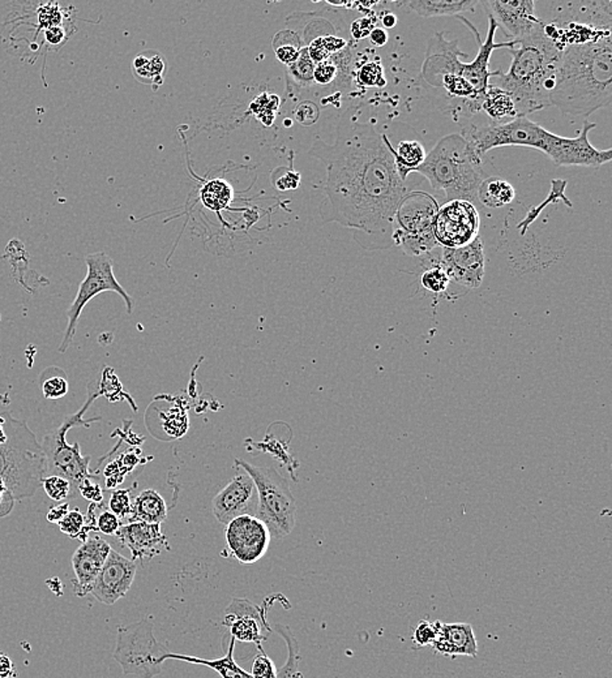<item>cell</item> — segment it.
<instances>
[{
  "label": "cell",
  "mask_w": 612,
  "mask_h": 678,
  "mask_svg": "<svg viewBox=\"0 0 612 678\" xmlns=\"http://www.w3.org/2000/svg\"><path fill=\"white\" fill-rule=\"evenodd\" d=\"M390 146L386 135L370 121H357L350 109L340 121L336 141L329 145L318 137L309 152L326 166L321 218L353 230L365 251L392 247L396 210L410 192Z\"/></svg>",
  "instance_id": "cell-1"
},
{
  "label": "cell",
  "mask_w": 612,
  "mask_h": 678,
  "mask_svg": "<svg viewBox=\"0 0 612 678\" xmlns=\"http://www.w3.org/2000/svg\"><path fill=\"white\" fill-rule=\"evenodd\" d=\"M595 123H584L580 135L563 137L548 132L528 116H519L504 123L470 124L462 129V137L478 159L501 146H526L547 154L558 166H598L610 163L612 151H598L590 144L589 134Z\"/></svg>",
  "instance_id": "cell-2"
},
{
  "label": "cell",
  "mask_w": 612,
  "mask_h": 678,
  "mask_svg": "<svg viewBox=\"0 0 612 678\" xmlns=\"http://www.w3.org/2000/svg\"><path fill=\"white\" fill-rule=\"evenodd\" d=\"M612 102L611 35L561 51L550 106L564 115L589 116Z\"/></svg>",
  "instance_id": "cell-3"
},
{
  "label": "cell",
  "mask_w": 612,
  "mask_h": 678,
  "mask_svg": "<svg viewBox=\"0 0 612 678\" xmlns=\"http://www.w3.org/2000/svg\"><path fill=\"white\" fill-rule=\"evenodd\" d=\"M561 50L545 32L544 20L528 37L516 41L511 49L512 63L506 74H499L497 84L514 99L517 118L550 107L553 74Z\"/></svg>",
  "instance_id": "cell-4"
},
{
  "label": "cell",
  "mask_w": 612,
  "mask_h": 678,
  "mask_svg": "<svg viewBox=\"0 0 612 678\" xmlns=\"http://www.w3.org/2000/svg\"><path fill=\"white\" fill-rule=\"evenodd\" d=\"M414 173L425 176L434 190L443 191L448 201L478 203L479 185L484 181L482 160L461 135H448L439 140Z\"/></svg>",
  "instance_id": "cell-5"
},
{
  "label": "cell",
  "mask_w": 612,
  "mask_h": 678,
  "mask_svg": "<svg viewBox=\"0 0 612 678\" xmlns=\"http://www.w3.org/2000/svg\"><path fill=\"white\" fill-rule=\"evenodd\" d=\"M2 415L7 439L0 445V479L16 501H23L43 486L46 456L25 420L16 419L10 412Z\"/></svg>",
  "instance_id": "cell-6"
},
{
  "label": "cell",
  "mask_w": 612,
  "mask_h": 678,
  "mask_svg": "<svg viewBox=\"0 0 612 678\" xmlns=\"http://www.w3.org/2000/svg\"><path fill=\"white\" fill-rule=\"evenodd\" d=\"M98 390H91L90 387V395H88L84 406L75 414L66 417L57 430L49 432L43 437V444H41L46 456L47 475H58L67 479L76 494H79V486L82 481L87 480V479H96V475L90 472V456H82L79 442L69 445L67 433L71 428L79 427V425L88 428L93 423L101 420V417H91V419H85L84 417L85 412L88 411L91 403L98 398Z\"/></svg>",
  "instance_id": "cell-7"
},
{
  "label": "cell",
  "mask_w": 612,
  "mask_h": 678,
  "mask_svg": "<svg viewBox=\"0 0 612 678\" xmlns=\"http://www.w3.org/2000/svg\"><path fill=\"white\" fill-rule=\"evenodd\" d=\"M235 466L245 470L256 487V517L267 525L274 539L290 535L295 527L296 503L289 483L279 471L268 466H254L235 459Z\"/></svg>",
  "instance_id": "cell-8"
},
{
  "label": "cell",
  "mask_w": 612,
  "mask_h": 678,
  "mask_svg": "<svg viewBox=\"0 0 612 678\" xmlns=\"http://www.w3.org/2000/svg\"><path fill=\"white\" fill-rule=\"evenodd\" d=\"M439 205L425 192H409L395 215L393 245L412 257L431 253L439 247L434 235V221Z\"/></svg>",
  "instance_id": "cell-9"
},
{
  "label": "cell",
  "mask_w": 612,
  "mask_h": 678,
  "mask_svg": "<svg viewBox=\"0 0 612 678\" xmlns=\"http://www.w3.org/2000/svg\"><path fill=\"white\" fill-rule=\"evenodd\" d=\"M168 654L169 650L154 636L153 624L148 619L118 627L114 659L124 674L159 676Z\"/></svg>",
  "instance_id": "cell-10"
},
{
  "label": "cell",
  "mask_w": 612,
  "mask_h": 678,
  "mask_svg": "<svg viewBox=\"0 0 612 678\" xmlns=\"http://www.w3.org/2000/svg\"><path fill=\"white\" fill-rule=\"evenodd\" d=\"M85 264L88 268L87 276L80 284L76 298L68 308L67 328H66L62 343L58 348V351L62 354L66 353L74 342L82 309L94 296L102 294V292H115V294L121 295L126 303L127 314L132 315L134 312V298L124 290V287L119 284L118 279L114 276V261L106 252H94V253L88 254L85 257Z\"/></svg>",
  "instance_id": "cell-11"
},
{
  "label": "cell",
  "mask_w": 612,
  "mask_h": 678,
  "mask_svg": "<svg viewBox=\"0 0 612 678\" xmlns=\"http://www.w3.org/2000/svg\"><path fill=\"white\" fill-rule=\"evenodd\" d=\"M465 52L459 49V41H447L443 33H436L428 45V54L422 66V77L428 84L443 88L451 97H459L469 101L470 112H481V104L475 91L465 80L459 77L461 65L459 57Z\"/></svg>",
  "instance_id": "cell-12"
},
{
  "label": "cell",
  "mask_w": 612,
  "mask_h": 678,
  "mask_svg": "<svg viewBox=\"0 0 612 678\" xmlns=\"http://www.w3.org/2000/svg\"><path fill=\"white\" fill-rule=\"evenodd\" d=\"M479 214L475 204L465 200L448 201L437 210L434 235L443 248L469 245L478 237Z\"/></svg>",
  "instance_id": "cell-13"
},
{
  "label": "cell",
  "mask_w": 612,
  "mask_h": 678,
  "mask_svg": "<svg viewBox=\"0 0 612 678\" xmlns=\"http://www.w3.org/2000/svg\"><path fill=\"white\" fill-rule=\"evenodd\" d=\"M225 538L232 557L243 565H252L262 560L272 541L267 525L250 514L227 523Z\"/></svg>",
  "instance_id": "cell-14"
},
{
  "label": "cell",
  "mask_w": 612,
  "mask_h": 678,
  "mask_svg": "<svg viewBox=\"0 0 612 678\" xmlns=\"http://www.w3.org/2000/svg\"><path fill=\"white\" fill-rule=\"evenodd\" d=\"M257 492L251 476L235 466V475L225 488L221 489L212 501V511L221 525H227L237 517H256Z\"/></svg>",
  "instance_id": "cell-15"
},
{
  "label": "cell",
  "mask_w": 612,
  "mask_h": 678,
  "mask_svg": "<svg viewBox=\"0 0 612 678\" xmlns=\"http://www.w3.org/2000/svg\"><path fill=\"white\" fill-rule=\"evenodd\" d=\"M440 267L448 274L451 282L472 290L481 287L486 273V259L481 237H476L473 242L462 247L443 248Z\"/></svg>",
  "instance_id": "cell-16"
},
{
  "label": "cell",
  "mask_w": 612,
  "mask_h": 678,
  "mask_svg": "<svg viewBox=\"0 0 612 678\" xmlns=\"http://www.w3.org/2000/svg\"><path fill=\"white\" fill-rule=\"evenodd\" d=\"M487 16H491L498 27L503 30L512 41H520L530 35L541 25V19L536 13V2L533 0H484L479 2Z\"/></svg>",
  "instance_id": "cell-17"
},
{
  "label": "cell",
  "mask_w": 612,
  "mask_h": 678,
  "mask_svg": "<svg viewBox=\"0 0 612 678\" xmlns=\"http://www.w3.org/2000/svg\"><path fill=\"white\" fill-rule=\"evenodd\" d=\"M137 561L129 560L112 549L101 573L97 577L90 595L105 605L115 604L129 594L137 577Z\"/></svg>",
  "instance_id": "cell-18"
},
{
  "label": "cell",
  "mask_w": 612,
  "mask_h": 678,
  "mask_svg": "<svg viewBox=\"0 0 612 678\" xmlns=\"http://www.w3.org/2000/svg\"><path fill=\"white\" fill-rule=\"evenodd\" d=\"M112 549L109 542L94 535L82 542L75 550L72 556V569L75 573L74 594L76 596L84 597L90 594L91 588Z\"/></svg>",
  "instance_id": "cell-19"
},
{
  "label": "cell",
  "mask_w": 612,
  "mask_h": 678,
  "mask_svg": "<svg viewBox=\"0 0 612 678\" xmlns=\"http://www.w3.org/2000/svg\"><path fill=\"white\" fill-rule=\"evenodd\" d=\"M489 18V32H487L486 41L479 43L478 54L472 63H461L459 69V76L467 82L475 91L476 99L482 105L484 94L489 88L490 77L499 76L500 72L490 71V59L492 52L498 49H514L516 46V41L509 43H495V33L498 32V25L491 16Z\"/></svg>",
  "instance_id": "cell-20"
},
{
  "label": "cell",
  "mask_w": 612,
  "mask_h": 678,
  "mask_svg": "<svg viewBox=\"0 0 612 678\" xmlns=\"http://www.w3.org/2000/svg\"><path fill=\"white\" fill-rule=\"evenodd\" d=\"M224 625L229 627L235 641L255 643L263 650L264 629L270 630L262 610L246 599H232L225 611Z\"/></svg>",
  "instance_id": "cell-21"
},
{
  "label": "cell",
  "mask_w": 612,
  "mask_h": 678,
  "mask_svg": "<svg viewBox=\"0 0 612 678\" xmlns=\"http://www.w3.org/2000/svg\"><path fill=\"white\" fill-rule=\"evenodd\" d=\"M116 538L132 553V560L156 557L163 550H170L168 538L162 534L161 525L145 522L123 523L116 533Z\"/></svg>",
  "instance_id": "cell-22"
},
{
  "label": "cell",
  "mask_w": 612,
  "mask_h": 678,
  "mask_svg": "<svg viewBox=\"0 0 612 678\" xmlns=\"http://www.w3.org/2000/svg\"><path fill=\"white\" fill-rule=\"evenodd\" d=\"M432 649L439 654L457 658V656L478 655V642L472 625L465 622L454 624H440L436 639L431 644Z\"/></svg>",
  "instance_id": "cell-23"
},
{
  "label": "cell",
  "mask_w": 612,
  "mask_h": 678,
  "mask_svg": "<svg viewBox=\"0 0 612 678\" xmlns=\"http://www.w3.org/2000/svg\"><path fill=\"white\" fill-rule=\"evenodd\" d=\"M166 518H168V505H166L165 498L154 489H145L135 498L129 523L145 522L161 525Z\"/></svg>",
  "instance_id": "cell-24"
},
{
  "label": "cell",
  "mask_w": 612,
  "mask_h": 678,
  "mask_svg": "<svg viewBox=\"0 0 612 678\" xmlns=\"http://www.w3.org/2000/svg\"><path fill=\"white\" fill-rule=\"evenodd\" d=\"M404 4L420 18H442V16H459V13L473 11L479 2L475 0H412Z\"/></svg>",
  "instance_id": "cell-25"
},
{
  "label": "cell",
  "mask_w": 612,
  "mask_h": 678,
  "mask_svg": "<svg viewBox=\"0 0 612 678\" xmlns=\"http://www.w3.org/2000/svg\"><path fill=\"white\" fill-rule=\"evenodd\" d=\"M476 196H478V203L482 207L500 209V207L514 203L516 191L511 183L492 176V178H484V181L479 185L478 195Z\"/></svg>",
  "instance_id": "cell-26"
},
{
  "label": "cell",
  "mask_w": 612,
  "mask_h": 678,
  "mask_svg": "<svg viewBox=\"0 0 612 678\" xmlns=\"http://www.w3.org/2000/svg\"><path fill=\"white\" fill-rule=\"evenodd\" d=\"M234 647L235 639L231 636V642H230L229 650H227L226 655L224 656V658L217 659V660H205V659L173 654V652H169V654L166 655V660L176 659V660L187 661V663L198 664V666L203 664V666L215 669V671L218 672L223 678H252L250 674H247L245 669L240 668V666L235 663Z\"/></svg>",
  "instance_id": "cell-27"
},
{
  "label": "cell",
  "mask_w": 612,
  "mask_h": 678,
  "mask_svg": "<svg viewBox=\"0 0 612 678\" xmlns=\"http://www.w3.org/2000/svg\"><path fill=\"white\" fill-rule=\"evenodd\" d=\"M393 160H395L396 168L398 175L404 182L408 179L410 174L414 173L423 162H425L426 151L425 146L418 141H401L397 149L390 146Z\"/></svg>",
  "instance_id": "cell-28"
},
{
  "label": "cell",
  "mask_w": 612,
  "mask_h": 678,
  "mask_svg": "<svg viewBox=\"0 0 612 678\" xmlns=\"http://www.w3.org/2000/svg\"><path fill=\"white\" fill-rule=\"evenodd\" d=\"M315 63L310 58L307 46L301 50L298 59L287 67V93L294 97L303 90H310L315 87L314 71Z\"/></svg>",
  "instance_id": "cell-29"
},
{
  "label": "cell",
  "mask_w": 612,
  "mask_h": 678,
  "mask_svg": "<svg viewBox=\"0 0 612 678\" xmlns=\"http://www.w3.org/2000/svg\"><path fill=\"white\" fill-rule=\"evenodd\" d=\"M481 110L491 118L492 123H504L506 119L517 118L514 99L497 85H489L487 88Z\"/></svg>",
  "instance_id": "cell-30"
},
{
  "label": "cell",
  "mask_w": 612,
  "mask_h": 678,
  "mask_svg": "<svg viewBox=\"0 0 612 678\" xmlns=\"http://www.w3.org/2000/svg\"><path fill=\"white\" fill-rule=\"evenodd\" d=\"M303 47V41L299 37L298 33L293 32V30H281L273 38V49L277 59L287 67L298 59Z\"/></svg>",
  "instance_id": "cell-31"
},
{
  "label": "cell",
  "mask_w": 612,
  "mask_h": 678,
  "mask_svg": "<svg viewBox=\"0 0 612 678\" xmlns=\"http://www.w3.org/2000/svg\"><path fill=\"white\" fill-rule=\"evenodd\" d=\"M135 76L140 82H153V84L162 85V74L163 69H165V60L162 59L161 55L156 54L153 57L149 58L148 55L140 54L135 58L134 65Z\"/></svg>",
  "instance_id": "cell-32"
},
{
  "label": "cell",
  "mask_w": 612,
  "mask_h": 678,
  "mask_svg": "<svg viewBox=\"0 0 612 678\" xmlns=\"http://www.w3.org/2000/svg\"><path fill=\"white\" fill-rule=\"evenodd\" d=\"M349 43L350 41H346L345 38H341L336 35H320L307 45V51H309L312 62L318 65V63L329 59L332 55L345 49Z\"/></svg>",
  "instance_id": "cell-33"
},
{
  "label": "cell",
  "mask_w": 612,
  "mask_h": 678,
  "mask_svg": "<svg viewBox=\"0 0 612 678\" xmlns=\"http://www.w3.org/2000/svg\"><path fill=\"white\" fill-rule=\"evenodd\" d=\"M451 279L445 270L440 267V256L435 260V262H430L428 267L423 270L422 276H420V284L423 289L432 292V294H443L447 292L448 286H450Z\"/></svg>",
  "instance_id": "cell-34"
},
{
  "label": "cell",
  "mask_w": 612,
  "mask_h": 678,
  "mask_svg": "<svg viewBox=\"0 0 612 678\" xmlns=\"http://www.w3.org/2000/svg\"><path fill=\"white\" fill-rule=\"evenodd\" d=\"M354 84L363 88H383L386 87L387 80L384 77V68L379 60L365 62L354 71Z\"/></svg>",
  "instance_id": "cell-35"
},
{
  "label": "cell",
  "mask_w": 612,
  "mask_h": 678,
  "mask_svg": "<svg viewBox=\"0 0 612 678\" xmlns=\"http://www.w3.org/2000/svg\"><path fill=\"white\" fill-rule=\"evenodd\" d=\"M60 531L65 535L69 536L72 539H80V541L85 542L90 536V528L87 526V519H85L84 514L79 510V509H72L68 511L67 516L65 517L59 523Z\"/></svg>",
  "instance_id": "cell-36"
},
{
  "label": "cell",
  "mask_w": 612,
  "mask_h": 678,
  "mask_svg": "<svg viewBox=\"0 0 612 678\" xmlns=\"http://www.w3.org/2000/svg\"><path fill=\"white\" fill-rule=\"evenodd\" d=\"M41 487H43L47 496L55 503H65V501L76 497L77 495L72 488V484L62 476L47 475L43 478Z\"/></svg>",
  "instance_id": "cell-37"
},
{
  "label": "cell",
  "mask_w": 612,
  "mask_h": 678,
  "mask_svg": "<svg viewBox=\"0 0 612 678\" xmlns=\"http://www.w3.org/2000/svg\"><path fill=\"white\" fill-rule=\"evenodd\" d=\"M567 182L564 181H553V191H551V195L548 196L547 200L545 201L544 204L541 205V207H534L533 210H530V212L528 213V215H526L525 221H523L522 223H520L519 229L522 230V234H525L526 229H528L529 225H531V223L536 221V218L538 217L539 213L544 210V207L545 205L556 203V201L563 200L564 203L568 205V207H572V204L569 203V201L567 200L566 196H564V188H566Z\"/></svg>",
  "instance_id": "cell-38"
},
{
  "label": "cell",
  "mask_w": 612,
  "mask_h": 678,
  "mask_svg": "<svg viewBox=\"0 0 612 678\" xmlns=\"http://www.w3.org/2000/svg\"><path fill=\"white\" fill-rule=\"evenodd\" d=\"M131 491L129 489H115L113 491L109 501V510L115 514L119 519L129 522L132 514Z\"/></svg>",
  "instance_id": "cell-39"
},
{
  "label": "cell",
  "mask_w": 612,
  "mask_h": 678,
  "mask_svg": "<svg viewBox=\"0 0 612 678\" xmlns=\"http://www.w3.org/2000/svg\"><path fill=\"white\" fill-rule=\"evenodd\" d=\"M43 397L46 400H59L65 397L68 393V381L63 372H58V375L43 376V384H41Z\"/></svg>",
  "instance_id": "cell-40"
},
{
  "label": "cell",
  "mask_w": 612,
  "mask_h": 678,
  "mask_svg": "<svg viewBox=\"0 0 612 678\" xmlns=\"http://www.w3.org/2000/svg\"><path fill=\"white\" fill-rule=\"evenodd\" d=\"M440 624H442V621H439V620H436L435 622L423 620L415 627L414 634H412V642L418 647L431 646L435 639H436Z\"/></svg>",
  "instance_id": "cell-41"
},
{
  "label": "cell",
  "mask_w": 612,
  "mask_h": 678,
  "mask_svg": "<svg viewBox=\"0 0 612 678\" xmlns=\"http://www.w3.org/2000/svg\"><path fill=\"white\" fill-rule=\"evenodd\" d=\"M250 674L252 678H277L276 666L272 659L265 654L264 650H259L255 656Z\"/></svg>",
  "instance_id": "cell-42"
},
{
  "label": "cell",
  "mask_w": 612,
  "mask_h": 678,
  "mask_svg": "<svg viewBox=\"0 0 612 678\" xmlns=\"http://www.w3.org/2000/svg\"><path fill=\"white\" fill-rule=\"evenodd\" d=\"M376 20L378 19L373 15V12H371L367 16H363V18L353 21L350 27V35L354 43H358V41L370 37L371 32L375 29V25L378 23Z\"/></svg>",
  "instance_id": "cell-43"
},
{
  "label": "cell",
  "mask_w": 612,
  "mask_h": 678,
  "mask_svg": "<svg viewBox=\"0 0 612 678\" xmlns=\"http://www.w3.org/2000/svg\"><path fill=\"white\" fill-rule=\"evenodd\" d=\"M122 525H123L122 520L109 509H105L98 514V517H96V530L104 535L115 536Z\"/></svg>",
  "instance_id": "cell-44"
},
{
  "label": "cell",
  "mask_w": 612,
  "mask_h": 678,
  "mask_svg": "<svg viewBox=\"0 0 612 678\" xmlns=\"http://www.w3.org/2000/svg\"><path fill=\"white\" fill-rule=\"evenodd\" d=\"M320 118V109L315 102L304 101L295 110V119L302 126H312Z\"/></svg>",
  "instance_id": "cell-45"
},
{
  "label": "cell",
  "mask_w": 612,
  "mask_h": 678,
  "mask_svg": "<svg viewBox=\"0 0 612 678\" xmlns=\"http://www.w3.org/2000/svg\"><path fill=\"white\" fill-rule=\"evenodd\" d=\"M93 480L94 479H87V480L82 481L79 486V494L82 495L85 500L90 501L91 503L102 505V501H104V492H102L101 487Z\"/></svg>",
  "instance_id": "cell-46"
},
{
  "label": "cell",
  "mask_w": 612,
  "mask_h": 678,
  "mask_svg": "<svg viewBox=\"0 0 612 678\" xmlns=\"http://www.w3.org/2000/svg\"><path fill=\"white\" fill-rule=\"evenodd\" d=\"M15 503V497L12 496L4 481L0 479V518H4L12 513Z\"/></svg>",
  "instance_id": "cell-47"
},
{
  "label": "cell",
  "mask_w": 612,
  "mask_h": 678,
  "mask_svg": "<svg viewBox=\"0 0 612 678\" xmlns=\"http://www.w3.org/2000/svg\"><path fill=\"white\" fill-rule=\"evenodd\" d=\"M49 8H41V12L38 13V20L43 23L46 29L52 27H59L60 21H62V15H60L59 10L55 8L52 10V5H47Z\"/></svg>",
  "instance_id": "cell-48"
},
{
  "label": "cell",
  "mask_w": 612,
  "mask_h": 678,
  "mask_svg": "<svg viewBox=\"0 0 612 678\" xmlns=\"http://www.w3.org/2000/svg\"><path fill=\"white\" fill-rule=\"evenodd\" d=\"M69 510H71V509H69L68 501H65V503H58V505L50 508L49 513H47V520H49L50 523H57L58 525L60 520L67 516Z\"/></svg>",
  "instance_id": "cell-49"
},
{
  "label": "cell",
  "mask_w": 612,
  "mask_h": 678,
  "mask_svg": "<svg viewBox=\"0 0 612 678\" xmlns=\"http://www.w3.org/2000/svg\"><path fill=\"white\" fill-rule=\"evenodd\" d=\"M299 182H301V175L298 173H294V171H289L281 179H277L276 187L279 191L295 190L299 185Z\"/></svg>",
  "instance_id": "cell-50"
},
{
  "label": "cell",
  "mask_w": 612,
  "mask_h": 678,
  "mask_svg": "<svg viewBox=\"0 0 612 678\" xmlns=\"http://www.w3.org/2000/svg\"><path fill=\"white\" fill-rule=\"evenodd\" d=\"M46 41L51 45H59L65 41V30L60 27H52L46 29L45 32Z\"/></svg>",
  "instance_id": "cell-51"
},
{
  "label": "cell",
  "mask_w": 612,
  "mask_h": 678,
  "mask_svg": "<svg viewBox=\"0 0 612 678\" xmlns=\"http://www.w3.org/2000/svg\"><path fill=\"white\" fill-rule=\"evenodd\" d=\"M388 40H389V35H388L387 30L383 29V27H375V29L371 32V45L383 47L384 45H387Z\"/></svg>",
  "instance_id": "cell-52"
},
{
  "label": "cell",
  "mask_w": 612,
  "mask_h": 678,
  "mask_svg": "<svg viewBox=\"0 0 612 678\" xmlns=\"http://www.w3.org/2000/svg\"><path fill=\"white\" fill-rule=\"evenodd\" d=\"M13 674V663L10 656L0 651V678H10Z\"/></svg>",
  "instance_id": "cell-53"
},
{
  "label": "cell",
  "mask_w": 612,
  "mask_h": 678,
  "mask_svg": "<svg viewBox=\"0 0 612 678\" xmlns=\"http://www.w3.org/2000/svg\"><path fill=\"white\" fill-rule=\"evenodd\" d=\"M381 23L383 24L384 29H393L397 25V16L392 12H386L381 16Z\"/></svg>",
  "instance_id": "cell-54"
}]
</instances>
